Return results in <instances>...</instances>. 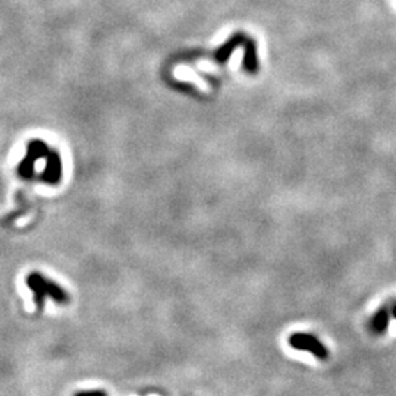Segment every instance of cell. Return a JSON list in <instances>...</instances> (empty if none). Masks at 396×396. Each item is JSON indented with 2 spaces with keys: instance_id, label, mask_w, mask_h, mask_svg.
<instances>
[{
  "instance_id": "cell-4",
  "label": "cell",
  "mask_w": 396,
  "mask_h": 396,
  "mask_svg": "<svg viewBox=\"0 0 396 396\" xmlns=\"http://www.w3.org/2000/svg\"><path fill=\"white\" fill-rule=\"evenodd\" d=\"M248 38L247 37H244V36H235L229 43H226L219 52H218V54H216V58H218V61L219 62H223V61H226L231 56V53L235 50V47L236 46H239V45H243V43H245Z\"/></svg>"
},
{
  "instance_id": "cell-6",
  "label": "cell",
  "mask_w": 396,
  "mask_h": 396,
  "mask_svg": "<svg viewBox=\"0 0 396 396\" xmlns=\"http://www.w3.org/2000/svg\"><path fill=\"white\" fill-rule=\"evenodd\" d=\"M392 316L396 319V304H395L393 308H392Z\"/></svg>"
},
{
  "instance_id": "cell-1",
  "label": "cell",
  "mask_w": 396,
  "mask_h": 396,
  "mask_svg": "<svg viewBox=\"0 0 396 396\" xmlns=\"http://www.w3.org/2000/svg\"><path fill=\"white\" fill-rule=\"evenodd\" d=\"M26 285L34 294L37 310L41 311L45 307L46 298L53 300L56 304H68L70 301L68 292L61 288L56 282L45 277L41 273H31L26 277Z\"/></svg>"
},
{
  "instance_id": "cell-3",
  "label": "cell",
  "mask_w": 396,
  "mask_h": 396,
  "mask_svg": "<svg viewBox=\"0 0 396 396\" xmlns=\"http://www.w3.org/2000/svg\"><path fill=\"white\" fill-rule=\"evenodd\" d=\"M389 310L388 308H380L377 313L373 316L372 323H370V328L376 335H381L385 333L388 326H389Z\"/></svg>"
},
{
  "instance_id": "cell-2",
  "label": "cell",
  "mask_w": 396,
  "mask_h": 396,
  "mask_svg": "<svg viewBox=\"0 0 396 396\" xmlns=\"http://www.w3.org/2000/svg\"><path fill=\"white\" fill-rule=\"evenodd\" d=\"M289 345L296 351L310 352L321 361L329 360V349L314 335L296 332L289 336Z\"/></svg>"
},
{
  "instance_id": "cell-5",
  "label": "cell",
  "mask_w": 396,
  "mask_h": 396,
  "mask_svg": "<svg viewBox=\"0 0 396 396\" xmlns=\"http://www.w3.org/2000/svg\"><path fill=\"white\" fill-rule=\"evenodd\" d=\"M74 396H107V393L105 390H81L78 393H75Z\"/></svg>"
}]
</instances>
